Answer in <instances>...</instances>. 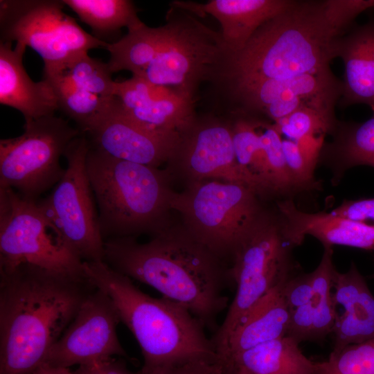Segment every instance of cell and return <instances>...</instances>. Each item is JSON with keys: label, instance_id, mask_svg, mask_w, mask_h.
<instances>
[{"label": "cell", "instance_id": "cell-1", "mask_svg": "<svg viewBox=\"0 0 374 374\" xmlns=\"http://www.w3.org/2000/svg\"><path fill=\"white\" fill-rule=\"evenodd\" d=\"M104 247V262L111 268L152 287L205 329L217 331V319L228 305L225 292L233 283L230 267L183 224H169L147 242L116 238L105 240Z\"/></svg>", "mask_w": 374, "mask_h": 374}, {"label": "cell", "instance_id": "cell-2", "mask_svg": "<svg viewBox=\"0 0 374 374\" xmlns=\"http://www.w3.org/2000/svg\"><path fill=\"white\" fill-rule=\"evenodd\" d=\"M96 288L30 264L0 271V374H32Z\"/></svg>", "mask_w": 374, "mask_h": 374}, {"label": "cell", "instance_id": "cell-3", "mask_svg": "<svg viewBox=\"0 0 374 374\" xmlns=\"http://www.w3.org/2000/svg\"><path fill=\"white\" fill-rule=\"evenodd\" d=\"M348 31L327 0H293L263 24L240 51L228 53L215 83L288 79L330 69Z\"/></svg>", "mask_w": 374, "mask_h": 374}, {"label": "cell", "instance_id": "cell-4", "mask_svg": "<svg viewBox=\"0 0 374 374\" xmlns=\"http://www.w3.org/2000/svg\"><path fill=\"white\" fill-rule=\"evenodd\" d=\"M84 274L111 299L120 321L136 339L150 368L197 355L217 353L201 323L186 308L144 293L104 261L83 262Z\"/></svg>", "mask_w": 374, "mask_h": 374}, {"label": "cell", "instance_id": "cell-5", "mask_svg": "<svg viewBox=\"0 0 374 374\" xmlns=\"http://www.w3.org/2000/svg\"><path fill=\"white\" fill-rule=\"evenodd\" d=\"M105 240L157 234L170 224V174L113 158L90 145L86 160Z\"/></svg>", "mask_w": 374, "mask_h": 374}, {"label": "cell", "instance_id": "cell-6", "mask_svg": "<svg viewBox=\"0 0 374 374\" xmlns=\"http://www.w3.org/2000/svg\"><path fill=\"white\" fill-rule=\"evenodd\" d=\"M170 204L189 233L225 261L265 211L251 187L215 179L186 184Z\"/></svg>", "mask_w": 374, "mask_h": 374}, {"label": "cell", "instance_id": "cell-7", "mask_svg": "<svg viewBox=\"0 0 374 374\" xmlns=\"http://www.w3.org/2000/svg\"><path fill=\"white\" fill-rule=\"evenodd\" d=\"M290 247L278 218L264 211L242 239L231 259L230 275L236 291L226 317L211 338L217 353L251 309L292 274Z\"/></svg>", "mask_w": 374, "mask_h": 374}, {"label": "cell", "instance_id": "cell-8", "mask_svg": "<svg viewBox=\"0 0 374 374\" xmlns=\"http://www.w3.org/2000/svg\"><path fill=\"white\" fill-rule=\"evenodd\" d=\"M196 17L172 6L161 44L139 76L195 100L204 82H215L228 53L221 33Z\"/></svg>", "mask_w": 374, "mask_h": 374}, {"label": "cell", "instance_id": "cell-9", "mask_svg": "<svg viewBox=\"0 0 374 374\" xmlns=\"http://www.w3.org/2000/svg\"><path fill=\"white\" fill-rule=\"evenodd\" d=\"M24 129L21 135L0 141V187L36 201L62 179L60 158L82 133L55 115L26 121Z\"/></svg>", "mask_w": 374, "mask_h": 374}, {"label": "cell", "instance_id": "cell-10", "mask_svg": "<svg viewBox=\"0 0 374 374\" xmlns=\"http://www.w3.org/2000/svg\"><path fill=\"white\" fill-rule=\"evenodd\" d=\"M90 148L84 134L68 145L64 174L50 195L37 200L66 248L82 262L104 261L105 247L86 160Z\"/></svg>", "mask_w": 374, "mask_h": 374}, {"label": "cell", "instance_id": "cell-11", "mask_svg": "<svg viewBox=\"0 0 374 374\" xmlns=\"http://www.w3.org/2000/svg\"><path fill=\"white\" fill-rule=\"evenodd\" d=\"M84 276L83 262L73 254L55 232L37 200L25 199L0 187V271L21 264Z\"/></svg>", "mask_w": 374, "mask_h": 374}, {"label": "cell", "instance_id": "cell-12", "mask_svg": "<svg viewBox=\"0 0 374 374\" xmlns=\"http://www.w3.org/2000/svg\"><path fill=\"white\" fill-rule=\"evenodd\" d=\"M57 0H1V42L22 43L42 58L44 69L58 66L108 43L87 33L63 12Z\"/></svg>", "mask_w": 374, "mask_h": 374}, {"label": "cell", "instance_id": "cell-13", "mask_svg": "<svg viewBox=\"0 0 374 374\" xmlns=\"http://www.w3.org/2000/svg\"><path fill=\"white\" fill-rule=\"evenodd\" d=\"M229 113L262 117L273 123L303 108L335 116L343 82L331 69L288 79L244 81L220 85Z\"/></svg>", "mask_w": 374, "mask_h": 374}, {"label": "cell", "instance_id": "cell-14", "mask_svg": "<svg viewBox=\"0 0 374 374\" xmlns=\"http://www.w3.org/2000/svg\"><path fill=\"white\" fill-rule=\"evenodd\" d=\"M167 163L170 175H179L186 184L215 179L242 183L253 188L238 164L229 117L197 115L181 134Z\"/></svg>", "mask_w": 374, "mask_h": 374}, {"label": "cell", "instance_id": "cell-15", "mask_svg": "<svg viewBox=\"0 0 374 374\" xmlns=\"http://www.w3.org/2000/svg\"><path fill=\"white\" fill-rule=\"evenodd\" d=\"M119 322L111 299L96 287L52 346L44 363L69 368L114 355L127 356L116 332Z\"/></svg>", "mask_w": 374, "mask_h": 374}, {"label": "cell", "instance_id": "cell-16", "mask_svg": "<svg viewBox=\"0 0 374 374\" xmlns=\"http://www.w3.org/2000/svg\"><path fill=\"white\" fill-rule=\"evenodd\" d=\"M87 134L93 148L117 159L154 168L168 161L181 136L141 125L124 112L116 97Z\"/></svg>", "mask_w": 374, "mask_h": 374}, {"label": "cell", "instance_id": "cell-17", "mask_svg": "<svg viewBox=\"0 0 374 374\" xmlns=\"http://www.w3.org/2000/svg\"><path fill=\"white\" fill-rule=\"evenodd\" d=\"M114 95L131 118L154 131L181 134L197 116L196 100L137 75L115 81Z\"/></svg>", "mask_w": 374, "mask_h": 374}, {"label": "cell", "instance_id": "cell-18", "mask_svg": "<svg viewBox=\"0 0 374 374\" xmlns=\"http://www.w3.org/2000/svg\"><path fill=\"white\" fill-rule=\"evenodd\" d=\"M278 220L285 239L294 247L306 235L317 238L323 247L342 245L374 251V225L332 213H306L292 200L278 202Z\"/></svg>", "mask_w": 374, "mask_h": 374}, {"label": "cell", "instance_id": "cell-19", "mask_svg": "<svg viewBox=\"0 0 374 374\" xmlns=\"http://www.w3.org/2000/svg\"><path fill=\"white\" fill-rule=\"evenodd\" d=\"M293 0H211L206 3L175 1L172 6L197 17L206 14L220 24L228 53L241 51L266 21L287 8Z\"/></svg>", "mask_w": 374, "mask_h": 374}, {"label": "cell", "instance_id": "cell-20", "mask_svg": "<svg viewBox=\"0 0 374 374\" xmlns=\"http://www.w3.org/2000/svg\"><path fill=\"white\" fill-rule=\"evenodd\" d=\"M0 42V103L20 112L26 121L53 116L59 109L56 94L45 80L34 82L23 65L26 46Z\"/></svg>", "mask_w": 374, "mask_h": 374}, {"label": "cell", "instance_id": "cell-21", "mask_svg": "<svg viewBox=\"0 0 374 374\" xmlns=\"http://www.w3.org/2000/svg\"><path fill=\"white\" fill-rule=\"evenodd\" d=\"M337 57L344 64L339 106L368 105L374 114V17L354 25L337 43Z\"/></svg>", "mask_w": 374, "mask_h": 374}, {"label": "cell", "instance_id": "cell-22", "mask_svg": "<svg viewBox=\"0 0 374 374\" xmlns=\"http://www.w3.org/2000/svg\"><path fill=\"white\" fill-rule=\"evenodd\" d=\"M280 283L265 294L246 314L220 355L232 356L260 344L286 336L291 310Z\"/></svg>", "mask_w": 374, "mask_h": 374}, {"label": "cell", "instance_id": "cell-23", "mask_svg": "<svg viewBox=\"0 0 374 374\" xmlns=\"http://www.w3.org/2000/svg\"><path fill=\"white\" fill-rule=\"evenodd\" d=\"M299 343L285 336L236 354L226 360L233 374H315L316 362Z\"/></svg>", "mask_w": 374, "mask_h": 374}, {"label": "cell", "instance_id": "cell-24", "mask_svg": "<svg viewBox=\"0 0 374 374\" xmlns=\"http://www.w3.org/2000/svg\"><path fill=\"white\" fill-rule=\"evenodd\" d=\"M238 164L251 187L260 196L273 193L259 134L260 117L229 114Z\"/></svg>", "mask_w": 374, "mask_h": 374}, {"label": "cell", "instance_id": "cell-25", "mask_svg": "<svg viewBox=\"0 0 374 374\" xmlns=\"http://www.w3.org/2000/svg\"><path fill=\"white\" fill-rule=\"evenodd\" d=\"M92 30L93 35L105 42L121 29L132 30L144 23L130 0H62Z\"/></svg>", "mask_w": 374, "mask_h": 374}, {"label": "cell", "instance_id": "cell-26", "mask_svg": "<svg viewBox=\"0 0 374 374\" xmlns=\"http://www.w3.org/2000/svg\"><path fill=\"white\" fill-rule=\"evenodd\" d=\"M332 135V141L324 143L321 155L342 169L362 165L374 168V114L362 123L338 121Z\"/></svg>", "mask_w": 374, "mask_h": 374}, {"label": "cell", "instance_id": "cell-27", "mask_svg": "<svg viewBox=\"0 0 374 374\" xmlns=\"http://www.w3.org/2000/svg\"><path fill=\"white\" fill-rule=\"evenodd\" d=\"M165 33V26L151 28L142 24L129 30L127 33L112 43H108L106 50L110 53L107 62L113 73L129 71L140 76L154 59Z\"/></svg>", "mask_w": 374, "mask_h": 374}, {"label": "cell", "instance_id": "cell-28", "mask_svg": "<svg viewBox=\"0 0 374 374\" xmlns=\"http://www.w3.org/2000/svg\"><path fill=\"white\" fill-rule=\"evenodd\" d=\"M56 94L58 107L87 134L98 123L115 97L105 98L81 90L56 76H43Z\"/></svg>", "mask_w": 374, "mask_h": 374}, {"label": "cell", "instance_id": "cell-29", "mask_svg": "<svg viewBox=\"0 0 374 374\" xmlns=\"http://www.w3.org/2000/svg\"><path fill=\"white\" fill-rule=\"evenodd\" d=\"M112 75L107 63L91 57L88 53L75 55L58 66L43 70V76L58 77L78 89L105 98L115 97V81Z\"/></svg>", "mask_w": 374, "mask_h": 374}, {"label": "cell", "instance_id": "cell-30", "mask_svg": "<svg viewBox=\"0 0 374 374\" xmlns=\"http://www.w3.org/2000/svg\"><path fill=\"white\" fill-rule=\"evenodd\" d=\"M332 333L333 350L374 339V296L369 288L337 317Z\"/></svg>", "mask_w": 374, "mask_h": 374}, {"label": "cell", "instance_id": "cell-31", "mask_svg": "<svg viewBox=\"0 0 374 374\" xmlns=\"http://www.w3.org/2000/svg\"><path fill=\"white\" fill-rule=\"evenodd\" d=\"M259 134L272 193L283 194L296 190L283 154L282 136L274 123L261 118Z\"/></svg>", "mask_w": 374, "mask_h": 374}, {"label": "cell", "instance_id": "cell-32", "mask_svg": "<svg viewBox=\"0 0 374 374\" xmlns=\"http://www.w3.org/2000/svg\"><path fill=\"white\" fill-rule=\"evenodd\" d=\"M315 374H374V339L332 350L316 362Z\"/></svg>", "mask_w": 374, "mask_h": 374}, {"label": "cell", "instance_id": "cell-33", "mask_svg": "<svg viewBox=\"0 0 374 374\" xmlns=\"http://www.w3.org/2000/svg\"><path fill=\"white\" fill-rule=\"evenodd\" d=\"M323 145V142L315 138L295 141L282 137L283 154L297 189L312 186L314 170Z\"/></svg>", "mask_w": 374, "mask_h": 374}, {"label": "cell", "instance_id": "cell-34", "mask_svg": "<svg viewBox=\"0 0 374 374\" xmlns=\"http://www.w3.org/2000/svg\"><path fill=\"white\" fill-rule=\"evenodd\" d=\"M338 123L336 116L308 109H300L274 123L283 138L293 141L332 134Z\"/></svg>", "mask_w": 374, "mask_h": 374}, {"label": "cell", "instance_id": "cell-35", "mask_svg": "<svg viewBox=\"0 0 374 374\" xmlns=\"http://www.w3.org/2000/svg\"><path fill=\"white\" fill-rule=\"evenodd\" d=\"M142 374H232L226 362L218 353L178 358L141 370Z\"/></svg>", "mask_w": 374, "mask_h": 374}, {"label": "cell", "instance_id": "cell-36", "mask_svg": "<svg viewBox=\"0 0 374 374\" xmlns=\"http://www.w3.org/2000/svg\"><path fill=\"white\" fill-rule=\"evenodd\" d=\"M332 288L335 292H332V299L336 311L338 307L343 310L339 315L347 310L368 289V286L356 265L352 263L345 273L336 270Z\"/></svg>", "mask_w": 374, "mask_h": 374}, {"label": "cell", "instance_id": "cell-37", "mask_svg": "<svg viewBox=\"0 0 374 374\" xmlns=\"http://www.w3.org/2000/svg\"><path fill=\"white\" fill-rule=\"evenodd\" d=\"M312 292L311 273L292 274L282 285V293L290 310L309 303Z\"/></svg>", "mask_w": 374, "mask_h": 374}, {"label": "cell", "instance_id": "cell-38", "mask_svg": "<svg viewBox=\"0 0 374 374\" xmlns=\"http://www.w3.org/2000/svg\"><path fill=\"white\" fill-rule=\"evenodd\" d=\"M313 315V307L310 303L291 310L286 336L299 344L312 339Z\"/></svg>", "mask_w": 374, "mask_h": 374}, {"label": "cell", "instance_id": "cell-39", "mask_svg": "<svg viewBox=\"0 0 374 374\" xmlns=\"http://www.w3.org/2000/svg\"><path fill=\"white\" fill-rule=\"evenodd\" d=\"M330 213L358 222L374 223V197L344 201Z\"/></svg>", "mask_w": 374, "mask_h": 374}, {"label": "cell", "instance_id": "cell-40", "mask_svg": "<svg viewBox=\"0 0 374 374\" xmlns=\"http://www.w3.org/2000/svg\"><path fill=\"white\" fill-rule=\"evenodd\" d=\"M75 374H142L130 371L123 362L113 357L80 365L74 372Z\"/></svg>", "mask_w": 374, "mask_h": 374}, {"label": "cell", "instance_id": "cell-41", "mask_svg": "<svg viewBox=\"0 0 374 374\" xmlns=\"http://www.w3.org/2000/svg\"><path fill=\"white\" fill-rule=\"evenodd\" d=\"M32 374H75L71 372L69 368L55 366L46 363L40 364Z\"/></svg>", "mask_w": 374, "mask_h": 374}, {"label": "cell", "instance_id": "cell-42", "mask_svg": "<svg viewBox=\"0 0 374 374\" xmlns=\"http://www.w3.org/2000/svg\"><path fill=\"white\" fill-rule=\"evenodd\" d=\"M231 373H232V372H231ZM232 374H233V373H232Z\"/></svg>", "mask_w": 374, "mask_h": 374}]
</instances>
